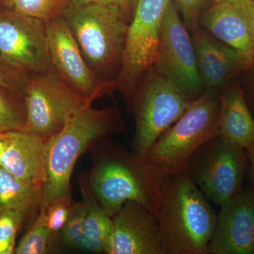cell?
Masks as SVG:
<instances>
[{"instance_id":"6da1fadb","label":"cell","mask_w":254,"mask_h":254,"mask_svg":"<svg viewBox=\"0 0 254 254\" xmlns=\"http://www.w3.org/2000/svg\"><path fill=\"white\" fill-rule=\"evenodd\" d=\"M88 151L91 167L78 175V184L90 190L105 213L113 218L133 200L155 215L168 171L137 158L111 138L95 142Z\"/></svg>"},{"instance_id":"7a4b0ae2","label":"cell","mask_w":254,"mask_h":254,"mask_svg":"<svg viewBox=\"0 0 254 254\" xmlns=\"http://www.w3.org/2000/svg\"><path fill=\"white\" fill-rule=\"evenodd\" d=\"M165 254H207L218 215L192 178L169 174L155 214Z\"/></svg>"},{"instance_id":"3957f363","label":"cell","mask_w":254,"mask_h":254,"mask_svg":"<svg viewBox=\"0 0 254 254\" xmlns=\"http://www.w3.org/2000/svg\"><path fill=\"white\" fill-rule=\"evenodd\" d=\"M125 130L118 105L96 109L89 104L70 118L59 133L47 140L41 210L53 200L71 194L73 169L78 158L93 143Z\"/></svg>"},{"instance_id":"277c9868","label":"cell","mask_w":254,"mask_h":254,"mask_svg":"<svg viewBox=\"0 0 254 254\" xmlns=\"http://www.w3.org/2000/svg\"><path fill=\"white\" fill-rule=\"evenodd\" d=\"M61 15L90 68L101 81L115 83L123 65L128 16L118 6L100 1L68 4Z\"/></svg>"},{"instance_id":"5b68a950","label":"cell","mask_w":254,"mask_h":254,"mask_svg":"<svg viewBox=\"0 0 254 254\" xmlns=\"http://www.w3.org/2000/svg\"><path fill=\"white\" fill-rule=\"evenodd\" d=\"M220 98L205 90L150 148L145 161L169 173L181 171L195 152L218 136Z\"/></svg>"},{"instance_id":"8992f818","label":"cell","mask_w":254,"mask_h":254,"mask_svg":"<svg viewBox=\"0 0 254 254\" xmlns=\"http://www.w3.org/2000/svg\"><path fill=\"white\" fill-rule=\"evenodd\" d=\"M192 101L154 68L148 70L138 83L128 108L136 124L132 153L145 160L150 148L181 118Z\"/></svg>"},{"instance_id":"52a82bcc","label":"cell","mask_w":254,"mask_h":254,"mask_svg":"<svg viewBox=\"0 0 254 254\" xmlns=\"http://www.w3.org/2000/svg\"><path fill=\"white\" fill-rule=\"evenodd\" d=\"M172 0H139L128 26L121 70L115 81L127 108L138 83L153 67L165 11Z\"/></svg>"},{"instance_id":"ba28073f","label":"cell","mask_w":254,"mask_h":254,"mask_svg":"<svg viewBox=\"0 0 254 254\" xmlns=\"http://www.w3.org/2000/svg\"><path fill=\"white\" fill-rule=\"evenodd\" d=\"M24 130L45 141L59 133L70 118L92 104L64 81L55 70L30 76L24 93Z\"/></svg>"},{"instance_id":"9c48e42d","label":"cell","mask_w":254,"mask_h":254,"mask_svg":"<svg viewBox=\"0 0 254 254\" xmlns=\"http://www.w3.org/2000/svg\"><path fill=\"white\" fill-rule=\"evenodd\" d=\"M247 163L245 149L217 136L197 150L182 170L220 206L243 190Z\"/></svg>"},{"instance_id":"30bf717a","label":"cell","mask_w":254,"mask_h":254,"mask_svg":"<svg viewBox=\"0 0 254 254\" xmlns=\"http://www.w3.org/2000/svg\"><path fill=\"white\" fill-rule=\"evenodd\" d=\"M153 68L192 100L205 91L191 38L173 0L164 16L158 55Z\"/></svg>"},{"instance_id":"8fae6325","label":"cell","mask_w":254,"mask_h":254,"mask_svg":"<svg viewBox=\"0 0 254 254\" xmlns=\"http://www.w3.org/2000/svg\"><path fill=\"white\" fill-rule=\"evenodd\" d=\"M0 56L29 76L55 70L50 58L46 21L0 9Z\"/></svg>"},{"instance_id":"7c38bea8","label":"cell","mask_w":254,"mask_h":254,"mask_svg":"<svg viewBox=\"0 0 254 254\" xmlns=\"http://www.w3.org/2000/svg\"><path fill=\"white\" fill-rule=\"evenodd\" d=\"M46 22L50 60L62 79L92 103L113 94L115 83L101 81L90 68L63 16Z\"/></svg>"},{"instance_id":"4fadbf2b","label":"cell","mask_w":254,"mask_h":254,"mask_svg":"<svg viewBox=\"0 0 254 254\" xmlns=\"http://www.w3.org/2000/svg\"><path fill=\"white\" fill-rule=\"evenodd\" d=\"M106 254H165L154 214L133 200L113 218Z\"/></svg>"},{"instance_id":"5bb4252c","label":"cell","mask_w":254,"mask_h":254,"mask_svg":"<svg viewBox=\"0 0 254 254\" xmlns=\"http://www.w3.org/2000/svg\"><path fill=\"white\" fill-rule=\"evenodd\" d=\"M191 32L197 66L205 90L220 91L240 73L254 68L250 57L211 36L195 25Z\"/></svg>"},{"instance_id":"9a60e30c","label":"cell","mask_w":254,"mask_h":254,"mask_svg":"<svg viewBox=\"0 0 254 254\" xmlns=\"http://www.w3.org/2000/svg\"><path fill=\"white\" fill-rule=\"evenodd\" d=\"M220 207L208 254H254V187Z\"/></svg>"},{"instance_id":"2e32d148","label":"cell","mask_w":254,"mask_h":254,"mask_svg":"<svg viewBox=\"0 0 254 254\" xmlns=\"http://www.w3.org/2000/svg\"><path fill=\"white\" fill-rule=\"evenodd\" d=\"M198 23L211 36L247 55L254 63V0L213 3L203 10Z\"/></svg>"},{"instance_id":"e0dca14e","label":"cell","mask_w":254,"mask_h":254,"mask_svg":"<svg viewBox=\"0 0 254 254\" xmlns=\"http://www.w3.org/2000/svg\"><path fill=\"white\" fill-rule=\"evenodd\" d=\"M9 138L0 165L20 180L43 187L46 141L24 129L9 131Z\"/></svg>"},{"instance_id":"ac0fdd59","label":"cell","mask_w":254,"mask_h":254,"mask_svg":"<svg viewBox=\"0 0 254 254\" xmlns=\"http://www.w3.org/2000/svg\"><path fill=\"white\" fill-rule=\"evenodd\" d=\"M220 96L218 136L243 149L254 148V120L239 83L228 85Z\"/></svg>"},{"instance_id":"d6986e66","label":"cell","mask_w":254,"mask_h":254,"mask_svg":"<svg viewBox=\"0 0 254 254\" xmlns=\"http://www.w3.org/2000/svg\"><path fill=\"white\" fill-rule=\"evenodd\" d=\"M43 187L23 181L0 165V211L21 214L24 224L31 226L41 208Z\"/></svg>"},{"instance_id":"ffe728a7","label":"cell","mask_w":254,"mask_h":254,"mask_svg":"<svg viewBox=\"0 0 254 254\" xmlns=\"http://www.w3.org/2000/svg\"><path fill=\"white\" fill-rule=\"evenodd\" d=\"M85 208L83 201L73 202L72 211L64 227L53 236L50 254L78 252L105 254L106 247L87 235L83 227Z\"/></svg>"},{"instance_id":"44dd1931","label":"cell","mask_w":254,"mask_h":254,"mask_svg":"<svg viewBox=\"0 0 254 254\" xmlns=\"http://www.w3.org/2000/svg\"><path fill=\"white\" fill-rule=\"evenodd\" d=\"M84 205L83 227L87 235L105 244L107 247L113 230V218L102 208L95 197L84 185L78 184ZM106 251V250H105Z\"/></svg>"},{"instance_id":"7402d4cb","label":"cell","mask_w":254,"mask_h":254,"mask_svg":"<svg viewBox=\"0 0 254 254\" xmlns=\"http://www.w3.org/2000/svg\"><path fill=\"white\" fill-rule=\"evenodd\" d=\"M26 118L24 95L0 87V133L24 129Z\"/></svg>"},{"instance_id":"603a6c76","label":"cell","mask_w":254,"mask_h":254,"mask_svg":"<svg viewBox=\"0 0 254 254\" xmlns=\"http://www.w3.org/2000/svg\"><path fill=\"white\" fill-rule=\"evenodd\" d=\"M68 5L67 0H0L1 9L44 21L61 15Z\"/></svg>"},{"instance_id":"cb8c5ba5","label":"cell","mask_w":254,"mask_h":254,"mask_svg":"<svg viewBox=\"0 0 254 254\" xmlns=\"http://www.w3.org/2000/svg\"><path fill=\"white\" fill-rule=\"evenodd\" d=\"M53 234L47 225L44 213L40 210L37 218L28 227L15 249L16 254H50Z\"/></svg>"},{"instance_id":"d4e9b609","label":"cell","mask_w":254,"mask_h":254,"mask_svg":"<svg viewBox=\"0 0 254 254\" xmlns=\"http://www.w3.org/2000/svg\"><path fill=\"white\" fill-rule=\"evenodd\" d=\"M23 225L21 214L11 210L0 211V254H15L16 235Z\"/></svg>"},{"instance_id":"484cf974","label":"cell","mask_w":254,"mask_h":254,"mask_svg":"<svg viewBox=\"0 0 254 254\" xmlns=\"http://www.w3.org/2000/svg\"><path fill=\"white\" fill-rule=\"evenodd\" d=\"M73 200L71 194L60 197L50 202L44 209L45 219L53 235L64 227L72 211Z\"/></svg>"},{"instance_id":"4316f807","label":"cell","mask_w":254,"mask_h":254,"mask_svg":"<svg viewBox=\"0 0 254 254\" xmlns=\"http://www.w3.org/2000/svg\"><path fill=\"white\" fill-rule=\"evenodd\" d=\"M30 76L11 66L0 56V87L24 95Z\"/></svg>"},{"instance_id":"83f0119b","label":"cell","mask_w":254,"mask_h":254,"mask_svg":"<svg viewBox=\"0 0 254 254\" xmlns=\"http://www.w3.org/2000/svg\"><path fill=\"white\" fill-rule=\"evenodd\" d=\"M177 10L183 18L188 31L198 24L200 14L205 9V0H173Z\"/></svg>"},{"instance_id":"f1b7e54d","label":"cell","mask_w":254,"mask_h":254,"mask_svg":"<svg viewBox=\"0 0 254 254\" xmlns=\"http://www.w3.org/2000/svg\"><path fill=\"white\" fill-rule=\"evenodd\" d=\"M99 1L100 2L105 3V4L114 5V6L120 8L131 21L132 13L128 0H100Z\"/></svg>"},{"instance_id":"f546056e","label":"cell","mask_w":254,"mask_h":254,"mask_svg":"<svg viewBox=\"0 0 254 254\" xmlns=\"http://www.w3.org/2000/svg\"><path fill=\"white\" fill-rule=\"evenodd\" d=\"M247 161L250 164V170L252 182L254 185V148L245 150Z\"/></svg>"},{"instance_id":"4dcf8cb0","label":"cell","mask_w":254,"mask_h":254,"mask_svg":"<svg viewBox=\"0 0 254 254\" xmlns=\"http://www.w3.org/2000/svg\"><path fill=\"white\" fill-rule=\"evenodd\" d=\"M9 131L0 133V156L9 144Z\"/></svg>"},{"instance_id":"1f68e13d","label":"cell","mask_w":254,"mask_h":254,"mask_svg":"<svg viewBox=\"0 0 254 254\" xmlns=\"http://www.w3.org/2000/svg\"><path fill=\"white\" fill-rule=\"evenodd\" d=\"M100 0H67L68 4L81 5L98 2Z\"/></svg>"},{"instance_id":"d6a6232c","label":"cell","mask_w":254,"mask_h":254,"mask_svg":"<svg viewBox=\"0 0 254 254\" xmlns=\"http://www.w3.org/2000/svg\"><path fill=\"white\" fill-rule=\"evenodd\" d=\"M128 1L131 10L132 17H133V12H134V10L136 9V5L139 0H128Z\"/></svg>"},{"instance_id":"836d02e7","label":"cell","mask_w":254,"mask_h":254,"mask_svg":"<svg viewBox=\"0 0 254 254\" xmlns=\"http://www.w3.org/2000/svg\"><path fill=\"white\" fill-rule=\"evenodd\" d=\"M210 1H213V3H219L221 2V1H225V0H210Z\"/></svg>"},{"instance_id":"e575fe53","label":"cell","mask_w":254,"mask_h":254,"mask_svg":"<svg viewBox=\"0 0 254 254\" xmlns=\"http://www.w3.org/2000/svg\"></svg>"}]
</instances>
